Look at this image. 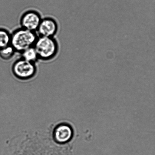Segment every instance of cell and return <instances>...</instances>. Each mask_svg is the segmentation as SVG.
Returning <instances> with one entry per match:
<instances>
[{"instance_id": "obj_8", "label": "cell", "mask_w": 155, "mask_h": 155, "mask_svg": "<svg viewBox=\"0 0 155 155\" xmlns=\"http://www.w3.org/2000/svg\"><path fill=\"white\" fill-rule=\"evenodd\" d=\"M21 54V57L27 61L36 63L39 60L38 58L34 47H31L24 51Z\"/></svg>"}, {"instance_id": "obj_4", "label": "cell", "mask_w": 155, "mask_h": 155, "mask_svg": "<svg viewBox=\"0 0 155 155\" xmlns=\"http://www.w3.org/2000/svg\"><path fill=\"white\" fill-rule=\"evenodd\" d=\"M42 19L38 12L30 10L23 14L20 18V23L21 28L36 32Z\"/></svg>"}, {"instance_id": "obj_1", "label": "cell", "mask_w": 155, "mask_h": 155, "mask_svg": "<svg viewBox=\"0 0 155 155\" xmlns=\"http://www.w3.org/2000/svg\"><path fill=\"white\" fill-rule=\"evenodd\" d=\"M38 37L36 32L21 27L11 33V45L16 52L21 54L25 50L34 47Z\"/></svg>"}, {"instance_id": "obj_7", "label": "cell", "mask_w": 155, "mask_h": 155, "mask_svg": "<svg viewBox=\"0 0 155 155\" xmlns=\"http://www.w3.org/2000/svg\"><path fill=\"white\" fill-rule=\"evenodd\" d=\"M11 33L5 28H0V50L11 45Z\"/></svg>"}, {"instance_id": "obj_9", "label": "cell", "mask_w": 155, "mask_h": 155, "mask_svg": "<svg viewBox=\"0 0 155 155\" xmlns=\"http://www.w3.org/2000/svg\"><path fill=\"white\" fill-rule=\"evenodd\" d=\"M16 51L11 45L0 50V58L3 60L8 61L14 56Z\"/></svg>"}, {"instance_id": "obj_2", "label": "cell", "mask_w": 155, "mask_h": 155, "mask_svg": "<svg viewBox=\"0 0 155 155\" xmlns=\"http://www.w3.org/2000/svg\"><path fill=\"white\" fill-rule=\"evenodd\" d=\"M34 48L39 60L48 61L53 60L59 51L58 42L54 37H38Z\"/></svg>"}, {"instance_id": "obj_5", "label": "cell", "mask_w": 155, "mask_h": 155, "mask_svg": "<svg viewBox=\"0 0 155 155\" xmlns=\"http://www.w3.org/2000/svg\"><path fill=\"white\" fill-rule=\"evenodd\" d=\"M58 29V24L55 20L47 17L42 19L36 31L39 36L54 37Z\"/></svg>"}, {"instance_id": "obj_6", "label": "cell", "mask_w": 155, "mask_h": 155, "mask_svg": "<svg viewBox=\"0 0 155 155\" xmlns=\"http://www.w3.org/2000/svg\"><path fill=\"white\" fill-rule=\"evenodd\" d=\"M72 136V129L68 124H60L56 127L54 131V139L58 143H64L69 142Z\"/></svg>"}, {"instance_id": "obj_3", "label": "cell", "mask_w": 155, "mask_h": 155, "mask_svg": "<svg viewBox=\"0 0 155 155\" xmlns=\"http://www.w3.org/2000/svg\"><path fill=\"white\" fill-rule=\"evenodd\" d=\"M12 71L15 76L21 80H27L34 77L37 72L36 63L24 59H18L12 65Z\"/></svg>"}]
</instances>
